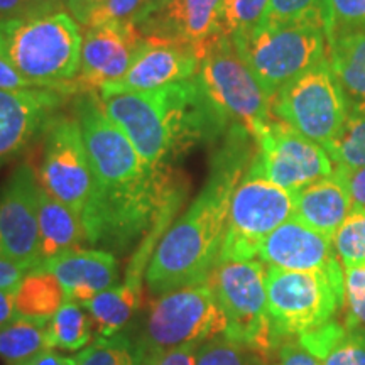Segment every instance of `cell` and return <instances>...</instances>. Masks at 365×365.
Masks as SVG:
<instances>
[{
    "label": "cell",
    "instance_id": "cell-1",
    "mask_svg": "<svg viewBox=\"0 0 365 365\" xmlns=\"http://www.w3.org/2000/svg\"><path fill=\"white\" fill-rule=\"evenodd\" d=\"M93 170V196L83 217L86 242L125 252L188 190L173 168H154L110 120L98 91H81L75 112Z\"/></svg>",
    "mask_w": 365,
    "mask_h": 365
},
{
    "label": "cell",
    "instance_id": "cell-2",
    "mask_svg": "<svg viewBox=\"0 0 365 365\" xmlns=\"http://www.w3.org/2000/svg\"><path fill=\"white\" fill-rule=\"evenodd\" d=\"M252 140L242 125L234 124L227 130L203 190L154 250L145 271V284L153 294L161 296L210 279L225 239L232 195L255 154Z\"/></svg>",
    "mask_w": 365,
    "mask_h": 365
},
{
    "label": "cell",
    "instance_id": "cell-3",
    "mask_svg": "<svg viewBox=\"0 0 365 365\" xmlns=\"http://www.w3.org/2000/svg\"><path fill=\"white\" fill-rule=\"evenodd\" d=\"M100 98L110 120L154 168H173L182 154L225 135L232 125L198 76L158 90L120 91Z\"/></svg>",
    "mask_w": 365,
    "mask_h": 365
},
{
    "label": "cell",
    "instance_id": "cell-4",
    "mask_svg": "<svg viewBox=\"0 0 365 365\" xmlns=\"http://www.w3.org/2000/svg\"><path fill=\"white\" fill-rule=\"evenodd\" d=\"M81 24L68 11L0 19V56L36 88L78 93Z\"/></svg>",
    "mask_w": 365,
    "mask_h": 365
},
{
    "label": "cell",
    "instance_id": "cell-5",
    "mask_svg": "<svg viewBox=\"0 0 365 365\" xmlns=\"http://www.w3.org/2000/svg\"><path fill=\"white\" fill-rule=\"evenodd\" d=\"M227 318L207 282L178 287L153 301L139 339L135 365H156L163 355L185 345H202L223 335Z\"/></svg>",
    "mask_w": 365,
    "mask_h": 365
},
{
    "label": "cell",
    "instance_id": "cell-6",
    "mask_svg": "<svg viewBox=\"0 0 365 365\" xmlns=\"http://www.w3.org/2000/svg\"><path fill=\"white\" fill-rule=\"evenodd\" d=\"M266 289L269 318L279 346L335 318L344 308L345 271L340 262L318 271L267 267Z\"/></svg>",
    "mask_w": 365,
    "mask_h": 365
},
{
    "label": "cell",
    "instance_id": "cell-7",
    "mask_svg": "<svg viewBox=\"0 0 365 365\" xmlns=\"http://www.w3.org/2000/svg\"><path fill=\"white\" fill-rule=\"evenodd\" d=\"M267 266L259 259L222 261L210 276V284L227 318L223 335L266 362L276 349L266 289Z\"/></svg>",
    "mask_w": 365,
    "mask_h": 365
},
{
    "label": "cell",
    "instance_id": "cell-8",
    "mask_svg": "<svg viewBox=\"0 0 365 365\" xmlns=\"http://www.w3.org/2000/svg\"><path fill=\"white\" fill-rule=\"evenodd\" d=\"M232 43L271 100L282 86L328 58L325 29L318 24L257 27Z\"/></svg>",
    "mask_w": 365,
    "mask_h": 365
},
{
    "label": "cell",
    "instance_id": "cell-9",
    "mask_svg": "<svg viewBox=\"0 0 365 365\" xmlns=\"http://www.w3.org/2000/svg\"><path fill=\"white\" fill-rule=\"evenodd\" d=\"M196 76L228 122L242 125L252 137L276 118L271 97L255 80L228 36L218 34L212 41Z\"/></svg>",
    "mask_w": 365,
    "mask_h": 365
},
{
    "label": "cell",
    "instance_id": "cell-10",
    "mask_svg": "<svg viewBox=\"0 0 365 365\" xmlns=\"http://www.w3.org/2000/svg\"><path fill=\"white\" fill-rule=\"evenodd\" d=\"M293 217V193L267 180L249 164L232 195L218 262L255 259L261 242Z\"/></svg>",
    "mask_w": 365,
    "mask_h": 365
},
{
    "label": "cell",
    "instance_id": "cell-11",
    "mask_svg": "<svg viewBox=\"0 0 365 365\" xmlns=\"http://www.w3.org/2000/svg\"><path fill=\"white\" fill-rule=\"evenodd\" d=\"M271 108L274 117L323 148L339 135L349 117L328 58L282 86L272 97Z\"/></svg>",
    "mask_w": 365,
    "mask_h": 365
},
{
    "label": "cell",
    "instance_id": "cell-12",
    "mask_svg": "<svg viewBox=\"0 0 365 365\" xmlns=\"http://www.w3.org/2000/svg\"><path fill=\"white\" fill-rule=\"evenodd\" d=\"M38 180L49 195L83 220L93 196V170L75 113L59 112L44 129Z\"/></svg>",
    "mask_w": 365,
    "mask_h": 365
},
{
    "label": "cell",
    "instance_id": "cell-13",
    "mask_svg": "<svg viewBox=\"0 0 365 365\" xmlns=\"http://www.w3.org/2000/svg\"><path fill=\"white\" fill-rule=\"evenodd\" d=\"M254 140L255 154L250 168L291 193L335 171L323 145L279 118L259 130Z\"/></svg>",
    "mask_w": 365,
    "mask_h": 365
},
{
    "label": "cell",
    "instance_id": "cell-14",
    "mask_svg": "<svg viewBox=\"0 0 365 365\" xmlns=\"http://www.w3.org/2000/svg\"><path fill=\"white\" fill-rule=\"evenodd\" d=\"M39 180L21 164L0 191V257L34 269L41 264Z\"/></svg>",
    "mask_w": 365,
    "mask_h": 365
},
{
    "label": "cell",
    "instance_id": "cell-15",
    "mask_svg": "<svg viewBox=\"0 0 365 365\" xmlns=\"http://www.w3.org/2000/svg\"><path fill=\"white\" fill-rule=\"evenodd\" d=\"M71 95L54 88L0 90V166L29 149Z\"/></svg>",
    "mask_w": 365,
    "mask_h": 365
},
{
    "label": "cell",
    "instance_id": "cell-16",
    "mask_svg": "<svg viewBox=\"0 0 365 365\" xmlns=\"http://www.w3.org/2000/svg\"><path fill=\"white\" fill-rule=\"evenodd\" d=\"M145 36L135 24H103L86 27L81 63L75 80L76 91H98L124 78L139 56Z\"/></svg>",
    "mask_w": 365,
    "mask_h": 365
},
{
    "label": "cell",
    "instance_id": "cell-17",
    "mask_svg": "<svg viewBox=\"0 0 365 365\" xmlns=\"http://www.w3.org/2000/svg\"><path fill=\"white\" fill-rule=\"evenodd\" d=\"M202 56L190 46L148 38L139 56L132 63L124 78L98 90L100 95L120 91H149L163 86L191 80L198 75Z\"/></svg>",
    "mask_w": 365,
    "mask_h": 365
},
{
    "label": "cell",
    "instance_id": "cell-18",
    "mask_svg": "<svg viewBox=\"0 0 365 365\" xmlns=\"http://www.w3.org/2000/svg\"><path fill=\"white\" fill-rule=\"evenodd\" d=\"M222 0H170L137 27L148 38L190 46L205 56L220 33Z\"/></svg>",
    "mask_w": 365,
    "mask_h": 365
},
{
    "label": "cell",
    "instance_id": "cell-19",
    "mask_svg": "<svg viewBox=\"0 0 365 365\" xmlns=\"http://www.w3.org/2000/svg\"><path fill=\"white\" fill-rule=\"evenodd\" d=\"M259 261L284 271H318L340 262L333 242L298 218H291L261 242Z\"/></svg>",
    "mask_w": 365,
    "mask_h": 365
},
{
    "label": "cell",
    "instance_id": "cell-20",
    "mask_svg": "<svg viewBox=\"0 0 365 365\" xmlns=\"http://www.w3.org/2000/svg\"><path fill=\"white\" fill-rule=\"evenodd\" d=\"M38 267L51 272L61 282L66 301L86 307L100 291L115 286L118 261L110 250L76 249L43 261Z\"/></svg>",
    "mask_w": 365,
    "mask_h": 365
},
{
    "label": "cell",
    "instance_id": "cell-21",
    "mask_svg": "<svg viewBox=\"0 0 365 365\" xmlns=\"http://www.w3.org/2000/svg\"><path fill=\"white\" fill-rule=\"evenodd\" d=\"M293 196L294 218L331 240L352 212L349 190L335 171L296 191Z\"/></svg>",
    "mask_w": 365,
    "mask_h": 365
},
{
    "label": "cell",
    "instance_id": "cell-22",
    "mask_svg": "<svg viewBox=\"0 0 365 365\" xmlns=\"http://www.w3.org/2000/svg\"><path fill=\"white\" fill-rule=\"evenodd\" d=\"M39 237L41 262L70 250L80 249L86 234L80 217L39 185Z\"/></svg>",
    "mask_w": 365,
    "mask_h": 365
},
{
    "label": "cell",
    "instance_id": "cell-23",
    "mask_svg": "<svg viewBox=\"0 0 365 365\" xmlns=\"http://www.w3.org/2000/svg\"><path fill=\"white\" fill-rule=\"evenodd\" d=\"M328 61L349 112L365 115V33L344 34L330 41Z\"/></svg>",
    "mask_w": 365,
    "mask_h": 365
},
{
    "label": "cell",
    "instance_id": "cell-24",
    "mask_svg": "<svg viewBox=\"0 0 365 365\" xmlns=\"http://www.w3.org/2000/svg\"><path fill=\"white\" fill-rule=\"evenodd\" d=\"M140 298L143 291H137L124 282L100 291L85 307L93 322L95 339H110L122 333L132 317L139 312Z\"/></svg>",
    "mask_w": 365,
    "mask_h": 365
},
{
    "label": "cell",
    "instance_id": "cell-25",
    "mask_svg": "<svg viewBox=\"0 0 365 365\" xmlns=\"http://www.w3.org/2000/svg\"><path fill=\"white\" fill-rule=\"evenodd\" d=\"M65 303L66 293L61 282L41 267L31 269L16 291V308L19 317L48 322Z\"/></svg>",
    "mask_w": 365,
    "mask_h": 365
},
{
    "label": "cell",
    "instance_id": "cell-26",
    "mask_svg": "<svg viewBox=\"0 0 365 365\" xmlns=\"http://www.w3.org/2000/svg\"><path fill=\"white\" fill-rule=\"evenodd\" d=\"M48 322L17 317L0 328V359L7 365H21L48 350Z\"/></svg>",
    "mask_w": 365,
    "mask_h": 365
},
{
    "label": "cell",
    "instance_id": "cell-27",
    "mask_svg": "<svg viewBox=\"0 0 365 365\" xmlns=\"http://www.w3.org/2000/svg\"><path fill=\"white\" fill-rule=\"evenodd\" d=\"M95 339V328L85 307L66 301L48 322V341L51 350L78 352Z\"/></svg>",
    "mask_w": 365,
    "mask_h": 365
},
{
    "label": "cell",
    "instance_id": "cell-28",
    "mask_svg": "<svg viewBox=\"0 0 365 365\" xmlns=\"http://www.w3.org/2000/svg\"><path fill=\"white\" fill-rule=\"evenodd\" d=\"M328 156L335 166H365V115L350 113L339 135L325 145Z\"/></svg>",
    "mask_w": 365,
    "mask_h": 365
},
{
    "label": "cell",
    "instance_id": "cell-29",
    "mask_svg": "<svg viewBox=\"0 0 365 365\" xmlns=\"http://www.w3.org/2000/svg\"><path fill=\"white\" fill-rule=\"evenodd\" d=\"M269 0H222L220 33L230 39L245 38L261 24Z\"/></svg>",
    "mask_w": 365,
    "mask_h": 365
},
{
    "label": "cell",
    "instance_id": "cell-30",
    "mask_svg": "<svg viewBox=\"0 0 365 365\" xmlns=\"http://www.w3.org/2000/svg\"><path fill=\"white\" fill-rule=\"evenodd\" d=\"M323 29L327 44L339 36L365 33V0H325Z\"/></svg>",
    "mask_w": 365,
    "mask_h": 365
},
{
    "label": "cell",
    "instance_id": "cell-31",
    "mask_svg": "<svg viewBox=\"0 0 365 365\" xmlns=\"http://www.w3.org/2000/svg\"><path fill=\"white\" fill-rule=\"evenodd\" d=\"M325 0H269L259 27H279L293 24L323 26Z\"/></svg>",
    "mask_w": 365,
    "mask_h": 365
},
{
    "label": "cell",
    "instance_id": "cell-32",
    "mask_svg": "<svg viewBox=\"0 0 365 365\" xmlns=\"http://www.w3.org/2000/svg\"><path fill=\"white\" fill-rule=\"evenodd\" d=\"M336 257L345 269L365 264V210L350 212L333 235Z\"/></svg>",
    "mask_w": 365,
    "mask_h": 365
},
{
    "label": "cell",
    "instance_id": "cell-33",
    "mask_svg": "<svg viewBox=\"0 0 365 365\" xmlns=\"http://www.w3.org/2000/svg\"><path fill=\"white\" fill-rule=\"evenodd\" d=\"M78 365H135L134 341L124 333L97 339L76 355Z\"/></svg>",
    "mask_w": 365,
    "mask_h": 365
},
{
    "label": "cell",
    "instance_id": "cell-34",
    "mask_svg": "<svg viewBox=\"0 0 365 365\" xmlns=\"http://www.w3.org/2000/svg\"><path fill=\"white\" fill-rule=\"evenodd\" d=\"M257 355L225 335L203 341L196 350V365H257Z\"/></svg>",
    "mask_w": 365,
    "mask_h": 365
},
{
    "label": "cell",
    "instance_id": "cell-35",
    "mask_svg": "<svg viewBox=\"0 0 365 365\" xmlns=\"http://www.w3.org/2000/svg\"><path fill=\"white\" fill-rule=\"evenodd\" d=\"M345 327L365 331V264L345 269Z\"/></svg>",
    "mask_w": 365,
    "mask_h": 365
},
{
    "label": "cell",
    "instance_id": "cell-36",
    "mask_svg": "<svg viewBox=\"0 0 365 365\" xmlns=\"http://www.w3.org/2000/svg\"><path fill=\"white\" fill-rule=\"evenodd\" d=\"M322 365H365V331L346 328L345 335L319 360Z\"/></svg>",
    "mask_w": 365,
    "mask_h": 365
},
{
    "label": "cell",
    "instance_id": "cell-37",
    "mask_svg": "<svg viewBox=\"0 0 365 365\" xmlns=\"http://www.w3.org/2000/svg\"><path fill=\"white\" fill-rule=\"evenodd\" d=\"M144 0H103L86 27L103 24H134Z\"/></svg>",
    "mask_w": 365,
    "mask_h": 365
},
{
    "label": "cell",
    "instance_id": "cell-38",
    "mask_svg": "<svg viewBox=\"0 0 365 365\" xmlns=\"http://www.w3.org/2000/svg\"><path fill=\"white\" fill-rule=\"evenodd\" d=\"M335 173L344 180L350 198H352V212L365 210V166L341 168L335 166Z\"/></svg>",
    "mask_w": 365,
    "mask_h": 365
},
{
    "label": "cell",
    "instance_id": "cell-39",
    "mask_svg": "<svg viewBox=\"0 0 365 365\" xmlns=\"http://www.w3.org/2000/svg\"><path fill=\"white\" fill-rule=\"evenodd\" d=\"M277 365H322L319 360L301 346L298 340H286L279 349V364Z\"/></svg>",
    "mask_w": 365,
    "mask_h": 365
},
{
    "label": "cell",
    "instance_id": "cell-40",
    "mask_svg": "<svg viewBox=\"0 0 365 365\" xmlns=\"http://www.w3.org/2000/svg\"><path fill=\"white\" fill-rule=\"evenodd\" d=\"M29 271L31 269L22 266V264L9 261L6 257H0V289L17 291L22 277Z\"/></svg>",
    "mask_w": 365,
    "mask_h": 365
},
{
    "label": "cell",
    "instance_id": "cell-41",
    "mask_svg": "<svg viewBox=\"0 0 365 365\" xmlns=\"http://www.w3.org/2000/svg\"><path fill=\"white\" fill-rule=\"evenodd\" d=\"M63 7L80 22L81 26L86 27L90 22V17L100 7L103 0H61Z\"/></svg>",
    "mask_w": 365,
    "mask_h": 365
},
{
    "label": "cell",
    "instance_id": "cell-42",
    "mask_svg": "<svg viewBox=\"0 0 365 365\" xmlns=\"http://www.w3.org/2000/svg\"><path fill=\"white\" fill-rule=\"evenodd\" d=\"M36 86L19 75L9 63L0 56V90H27Z\"/></svg>",
    "mask_w": 365,
    "mask_h": 365
},
{
    "label": "cell",
    "instance_id": "cell-43",
    "mask_svg": "<svg viewBox=\"0 0 365 365\" xmlns=\"http://www.w3.org/2000/svg\"><path fill=\"white\" fill-rule=\"evenodd\" d=\"M29 14L44 12H39L36 0H0V19L29 16Z\"/></svg>",
    "mask_w": 365,
    "mask_h": 365
},
{
    "label": "cell",
    "instance_id": "cell-44",
    "mask_svg": "<svg viewBox=\"0 0 365 365\" xmlns=\"http://www.w3.org/2000/svg\"><path fill=\"white\" fill-rule=\"evenodd\" d=\"M200 345H185L163 355L156 365H196V350Z\"/></svg>",
    "mask_w": 365,
    "mask_h": 365
},
{
    "label": "cell",
    "instance_id": "cell-45",
    "mask_svg": "<svg viewBox=\"0 0 365 365\" xmlns=\"http://www.w3.org/2000/svg\"><path fill=\"white\" fill-rule=\"evenodd\" d=\"M17 317L19 314L16 308V291L0 289V328H4Z\"/></svg>",
    "mask_w": 365,
    "mask_h": 365
},
{
    "label": "cell",
    "instance_id": "cell-46",
    "mask_svg": "<svg viewBox=\"0 0 365 365\" xmlns=\"http://www.w3.org/2000/svg\"><path fill=\"white\" fill-rule=\"evenodd\" d=\"M21 365H78V362L76 359L65 357V355L56 354V350L48 349Z\"/></svg>",
    "mask_w": 365,
    "mask_h": 365
},
{
    "label": "cell",
    "instance_id": "cell-47",
    "mask_svg": "<svg viewBox=\"0 0 365 365\" xmlns=\"http://www.w3.org/2000/svg\"><path fill=\"white\" fill-rule=\"evenodd\" d=\"M170 0H144L143 2V7H140L139 11V16H137V19L134 24H137V22H140L143 19H145V17H149L150 14L156 12L158 9H161L164 4H168Z\"/></svg>",
    "mask_w": 365,
    "mask_h": 365
},
{
    "label": "cell",
    "instance_id": "cell-48",
    "mask_svg": "<svg viewBox=\"0 0 365 365\" xmlns=\"http://www.w3.org/2000/svg\"><path fill=\"white\" fill-rule=\"evenodd\" d=\"M38 4L39 12H56V11H66L63 7L61 0H36Z\"/></svg>",
    "mask_w": 365,
    "mask_h": 365
}]
</instances>
